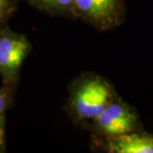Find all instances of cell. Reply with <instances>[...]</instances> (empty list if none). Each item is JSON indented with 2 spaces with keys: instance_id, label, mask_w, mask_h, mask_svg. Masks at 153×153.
<instances>
[{
  "instance_id": "6da1fadb",
  "label": "cell",
  "mask_w": 153,
  "mask_h": 153,
  "mask_svg": "<svg viewBox=\"0 0 153 153\" xmlns=\"http://www.w3.org/2000/svg\"><path fill=\"white\" fill-rule=\"evenodd\" d=\"M64 109L76 126L83 127L98 116L118 94L111 82L94 72H85L71 80Z\"/></svg>"
},
{
  "instance_id": "7a4b0ae2",
  "label": "cell",
  "mask_w": 153,
  "mask_h": 153,
  "mask_svg": "<svg viewBox=\"0 0 153 153\" xmlns=\"http://www.w3.org/2000/svg\"><path fill=\"white\" fill-rule=\"evenodd\" d=\"M82 128L90 132L94 139L118 136L144 129L136 109L119 94Z\"/></svg>"
},
{
  "instance_id": "3957f363",
  "label": "cell",
  "mask_w": 153,
  "mask_h": 153,
  "mask_svg": "<svg viewBox=\"0 0 153 153\" xmlns=\"http://www.w3.org/2000/svg\"><path fill=\"white\" fill-rule=\"evenodd\" d=\"M33 50L24 34L12 31L8 25L0 27V76L3 85L17 88L24 61Z\"/></svg>"
},
{
  "instance_id": "277c9868",
  "label": "cell",
  "mask_w": 153,
  "mask_h": 153,
  "mask_svg": "<svg viewBox=\"0 0 153 153\" xmlns=\"http://www.w3.org/2000/svg\"><path fill=\"white\" fill-rule=\"evenodd\" d=\"M125 0H74L75 21L80 20L100 32L122 26L126 20Z\"/></svg>"
},
{
  "instance_id": "5b68a950",
  "label": "cell",
  "mask_w": 153,
  "mask_h": 153,
  "mask_svg": "<svg viewBox=\"0 0 153 153\" xmlns=\"http://www.w3.org/2000/svg\"><path fill=\"white\" fill-rule=\"evenodd\" d=\"M94 140L99 149L105 152L153 153V134L145 129Z\"/></svg>"
},
{
  "instance_id": "8992f818",
  "label": "cell",
  "mask_w": 153,
  "mask_h": 153,
  "mask_svg": "<svg viewBox=\"0 0 153 153\" xmlns=\"http://www.w3.org/2000/svg\"><path fill=\"white\" fill-rule=\"evenodd\" d=\"M34 9L50 16L75 20L73 15L74 0H24Z\"/></svg>"
},
{
  "instance_id": "52a82bcc",
  "label": "cell",
  "mask_w": 153,
  "mask_h": 153,
  "mask_svg": "<svg viewBox=\"0 0 153 153\" xmlns=\"http://www.w3.org/2000/svg\"><path fill=\"white\" fill-rule=\"evenodd\" d=\"M16 88L6 85L0 88V114L5 113L13 105Z\"/></svg>"
},
{
  "instance_id": "ba28073f",
  "label": "cell",
  "mask_w": 153,
  "mask_h": 153,
  "mask_svg": "<svg viewBox=\"0 0 153 153\" xmlns=\"http://www.w3.org/2000/svg\"><path fill=\"white\" fill-rule=\"evenodd\" d=\"M19 0H0V27L8 25L16 13Z\"/></svg>"
},
{
  "instance_id": "9c48e42d",
  "label": "cell",
  "mask_w": 153,
  "mask_h": 153,
  "mask_svg": "<svg viewBox=\"0 0 153 153\" xmlns=\"http://www.w3.org/2000/svg\"><path fill=\"white\" fill-rule=\"evenodd\" d=\"M5 128H6L5 113H4V114H0V153L6 152Z\"/></svg>"
}]
</instances>
